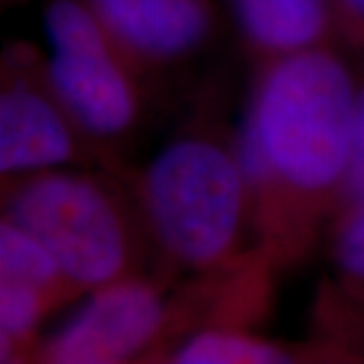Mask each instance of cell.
<instances>
[{"label":"cell","mask_w":364,"mask_h":364,"mask_svg":"<svg viewBox=\"0 0 364 364\" xmlns=\"http://www.w3.org/2000/svg\"><path fill=\"white\" fill-rule=\"evenodd\" d=\"M354 200H364V83H358V91H356L350 162H348L342 205Z\"/></svg>","instance_id":"4fadbf2b"},{"label":"cell","mask_w":364,"mask_h":364,"mask_svg":"<svg viewBox=\"0 0 364 364\" xmlns=\"http://www.w3.org/2000/svg\"><path fill=\"white\" fill-rule=\"evenodd\" d=\"M332 253L346 294L364 310V200L346 203L336 210Z\"/></svg>","instance_id":"7c38bea8"},{"label":"cell","mask_w":364,"mask_h":364,"mask_svg":"<svg viewBox=\"0 0 364 364\" xmlns=\"http://www.w3.org/2000/svg\"><path fill=\"white\" fill-rule=\"evenodd\" d=\"M358 83L328 47L269 59L253 83L235 154L245 174L259 245L294 259L338 210Z\"/></svg>","instance_id":"6da1fadb"},{"label":"cell","mask_w":364,"mask_h":364,"mask_svg":"<svg viewBox=\"0 0 364 364\" xmlns=\"http://www.w3.org/2000/svg\"><path fill=\"white\" fill-rule=\"evenodd\" d=\"M63 301L53 294L14 279H0V356L2 363L35 354L37 330L45 316Z\"/></svg>","instance_id":"8fae6325"},{"label":"cell","mask_w":364,"mask_h":364,"mask_svg":"<svg viewBox=\"0 0 364 364\" xmlns=\"http://www.w3.org/2000/svg\"><path fill=\"white\" fill-rule=\"evenodd\" d=\"M168 360L182 364H275L291 354L253 334L243 326H205L170 352Z\"/></svg>","instance_id":"9c48e42d"},{"label":"cell","mask_w":364,"mask_h":364,"mask_svg":"<svg viewBox=\"0 0 364 364\" xmlns=\"http://www.w3.org/2000/svg\"><path fill=\"white\" fill-rule=\"evenodd\" d=\"M0 279H14L39 287L61 301L79 294L51 251L35 235L6 217L0 225Z\"/></svg>","instance_id":"30bf717a"},{"label":"cell","mask_w":364,"mask_h":364,"mask_svg":"<svg viewBox=\"0 0 364 364\" xmlns=\"http://www.w3.org/2000/svg\"><path fill=\"white\" fill-rule=\"evenodd\" d=\"M77 126L25 49L11 53L0 95V170L16 178L59 168L79 152Z\"/></svg>","instance_id":"5b68a950"},{"label":"cell","mask_w":364,"mask_h":364,"mask_svg":"<svg viewBox=\"0 0 364 364\" xmlns=\"http://www.w3.org/2000/svg\"><path fill=\"white\" fill-rule=\"evenodd\" d=\"M4 217L51 251L77 291L136 275L130 217L122 200L90 174L51 168L11 178Z\"/></svg>","instance_id":"3957f363"},{"label":"cell","mask_w":364,"mask_h":364,"mask_svg":"<svg viewBox=\"0 0 364 364\" xmlns=\"http://www.w3.org/2000/svg\"><path fill=\"white\" fill-rule=\"evenodd\" d=\"M247 45L263 59L326 47L338 33L334 0H231Z\"/></svg>","instance_id":"ba28073f"},{"label":"cell","mask_w":364,"mask_h":364,"mask_svg":"<svg viewBox=\"0 0 364 364\" xmlns=\"http://www.w3.org/2000/svg\"><path fill=\"white\" fill-rule=\"evenodd\" d=\"M338 33L350 45L364 47V0H334Z\"/></svg>","instance_id":"5bb4252c"},{"label":"cell","mask_w":364,"mask_h":364,"mask_svg":"<svg viewBox=\"0 0 364 364\" xmlns=\"http://www.w3.org/2000/svg\"><path fill=\"white\" fill-rule=\"evenodd\" d=\"M134 65L170 63L198 49L215 23L213 0H87Z\"/></svg>","instance_id":"52a82bcc"},{"label":"cell","mask_w":364,"mask_h":364,"mask_svg":"<svg viewBox=\"0 0 364 364\" xmlns=\"http://www.w3.org/2000/svg\"><path fill=\"white\" fill-rule=\"evenodd\" d=\"M136 69L117 45H104L53 51L45 75L77 130L114 138L130 130L140 112Z\"/></svg>","instance_id":"8992f818"},{"label":"cell","mask_w":364,"mask_h":364,"mask_svg":"<svg viewBox=\"0 0 364 364\" xmlns=\"http://www.w3.org/2000/svg\"><path fill=\"white\" fill-rule=\"evenodd\" d=\"M146 225L172 263L203 275H221L263 249L255 235L251 196L235 148L203 136L166 146L140 178Z\"/></svg>","instance_id":"7a4b0ae2"},{"label":"cell","mask_w":364,"mask_h":364,"mask_svg":"<svg viewBox=\"0 0 364 364\" xmlns=\"http://www.w3.org/2000/svg\"><path fill=\"white\" fill-rule=\"evenodd\" d=\"M170 328L160 287L128 275L91 289L87 301L35 350L41 363L114 364L148 352Z\"/></svg>","instance_id":"277c9868"}]
</instances>
